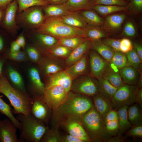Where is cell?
Segmentation results:
<instances>
[{"mask_svg": "<svg viewBox=\"0 0 142 142\" xmlns=\"http://www.w3.org/2000/svg\"><path fill=\"white\" fill-rule=\"evenodd\" d=\"M125 34L128 36L133 37L136 34V30L134 26L130 22H128L125 25L124 28Z\"/></svg>", "mask_w": 142, "mask_h": 142, "instance_id": "816d5d0a", "label": "cell"}, {"mask_svg": "<svg viewBox=\"0 0 142 142\" xmlns=\"http://www.w3.org/2000/svg\"><path fill=\"white\" fill-rule=\"evenodd\" d=\"M44 84L45 89L55 86L63 87L67 93L70 91L73 79L64 70L48 77Z\"/></svg>", "mask_w": 142, "mask_h": 142, "instance_id": "4fadbf2b", "label": "cell"}, {"mask_svg": "<svg viewBox=\"0 0 142 142\" xmlns=\"http://www.w3.org/2000/svg\"><path fill=\"white\" fill-rule=\"evenodd\" d=\"M48 2L49 4H64L67 0H44Z\"/></svg>", "mask_w": 142, "mask_h": 142, "instance_id": "94428289", "label": "cell"}, {"mask_svg": "<svg viewBox=\"0 0 142 142\" xmlns=\"http://www.w3.org/2000/svg\"><path fill=\"white\" fill-rule=\"evenodd\" d=\"M91 49L97 52L107 62H110L115 52L100 40L92 41Z\"/></svg>", "mask_w": 142, "mask_h": 142, "instance_id": "7402d4cb", "label": "cell"}, {"mask_svg": "<svg viewBox=\"0 0 142 142\" xmlns=\"http://www.w3.org/2000/svg\"><path fill=\"white\" fill-rule=\"evenodd\" d=\"M68 93L62 86H53L45 89L43 95V99L49 107L54 110L65 102Z\"/></svg>", "mask_w": 142, "mask_h": 142, "instance_id": "9c48e42d", "label": "cell"}, {"mask_svg": "<svg viewBox=\"0 0 142 142\" xmlns=\"http://www.w3.org/2000/svg\"><path fill=\"white\" fill-rule=\"evenodd\" d=\"M110 68L115 72H118L119 69L113 63H110Z\"/></svg>", "mask_w": 142, "mask_h": 142, "instance_id": "e7e4bbea", "label": "cell"}, {"mask_svg": "<svg viewBox=\"0 0 142 142\" xmlns=\"http://www.w3.org/2000/svg\"><path fill=\"white\" fill-rule=\"evenodd\" d=\"M103 77L114 87L118 88L124 84L119 72H115L107 68Z\"/></svg>", "mask_w": 142, "mask_h": 142, "instance_id": "e575fe53", "label": "cell"}, {"mask_svg": "<svg viewBox=\"0 0 142 142\" xmlns=\"http://www.w3.org/2000/svg\"><path fill=\"white\" fill-rule=\"evenodd\" d=\"M118 119L117 112L114 110H112L106 115L104 120V123L109 121Z\"/></svg>", "mask_w": 142, "mask_h": 142, "instance_id": "f5cc1de1", "label": "cell"}, {"mask_svg": "<svg viewBox=\"0 0 142 142\" xmlns=\"http://www.w3.org/2000/svg\"><path fill=\"white\" fill-rule=\"evenodd\" d=\"M9 79L15 88L26 92L24 82L20 74L13 68L9 67L8 69Z\"/></svg>", "mask_w": 142, "mask_h": 142, "instance_id": "836d02e7", "label": "cell"}, {"mask_svg": "<svg viewBox=\"0 0 142 142\" xmlns=\"http://www.w3.org/2000/svg\"><path fill=\"white\" fill-rule=\"evenodd\" d=\"M62 123L65 124L67 130L69 134L80 139L83 142L92 141L80 121L70 119Z\"/></svg>", "mask_w": 142, "mask_h": 142, "instance_id": "2e32d148", "label": "cell"}, {"mask_svg": "<svg viewBox=\"0 0 142 142\" xmlns=\"http://www.w3.org/2000/svg\"><path fill=\"white\" fill-rule=\"evenodd\" d=\"M92 100L88 97L70 91L65 102L57 108L53 110V120L62 123L69 119L80 121L82 116L94 107Z\"/></svg>", "mask_w": 142, "mask_h": 142, "instance_id": "6da1fadb", "label": "cell"}, {"mask_svg": "<svg viewBox=\"0 0 142 142\" xmlns=\"http://www.w3.org/2000/svg\"><path fill=\"white\" fill-rule=\"evenodd\" d=\"M58 40V43L70 49L73 50L82 43L88 39L80 37L64 38Z\"/></svg>", "mask_w": 142, "mask_h": 142, "instance_id": "74e56055", "label": "cell"}, {"mask_svg": "<svg viewBox=\"0 0 142 142\" xmlns=\"http://www.w3.org/2000/svg\"><path fill=\"white\" fill-rule=\"evenodd\" d=\"M141 108L137 104H133L128 107L127 114L128 119L132 125H142V112Z\"/></svg>", "mask_w": 142, "mask_h": 142, "instance_id": "4316f807", "label": "cell"}, {"mask_svg": "<svg viewBox=\"0 0 142 142\" xmlns=\"http://www.w3.org/2000/svg\"><path fill=\"white\" fill-rule=\"evenodd\" d=\"M127 7L131 10L139 12L142 10V0H130Z\"/></svg>", "mask_w": 142, "mask_h": 142, "instance_id": "c3c4849f", "label": "cell"}, {"mask_svg": "<svg viewBox=\"0 0 142 142\" xmlns=\"http://www.w3.org/2000/svg\"><path fill=\"white\" fill-rule=\"evenodd\" d=\"M128 61V65L131 66L136 69H139L141 61L134 48L126 53Z\"/></svg>", "mask_w": 142, "mask_h": 142, "instance_id": "ab89813d", "label": "cell"}, {"mask_svg": "<svg viewBox=\"0 0 142 142\" xmlns=\"http://www.w3.org/2000/svg\"><path fill=\"white\" fill-rule=\"evenodd\" d=\"M0 113L6 116L11 120L20 129L21 127L20 122L14 116L9 105L6 103L0 96Z\"/></svg>", "mask_w": 142, "mask_h": 142, "instance_id": "8d00e7d4", "label": "cell"}, {"mask_svg": "<svg viewBox=\"0 0 142 142\" xmlns=\"http://www.w3.org/2000/svg\"><path fill=\"white\" fill-rule=\"evenodd\" d=\"M13 0H0V7L5 10L8 5Z\"/></svg>", "mask_w": 142, "mask_h": 142, "instance_id": "91938a15", "label": "cell"}, {"mask_svg": "<svg viewBox=\"0 0 142 142\" xmlns=\"http://www.w3.org/2000/svg\"><path fill=\"white\" fill-rule=\"evenodd\" d=\"M71 12H79L93 9L94 0H67L64 4Z\"/></svg>", "mask_w": 142, "mask_h": 142, "instance_id": "603a6c76", "label": "cell"}, {"mask_svg": "<svg viewBox=\"0 0 142 142\" xmlns=\"http://www.w3.org/2000/svg\"><path fill=\"white\" fill-rule=\"evenodd\" d=\"M126 1H130V0H126Z\"/></svg>", "mask_w": 142, "mask_h": 142, "instance_id": "003e7915", "label": "cell"}, {"mask_svg": "<svg viewBox=\"0 0 142 142\" xmlns=\"http://www.w3.org/2000/svg\"><path fill=\"white\" fill-rule=\"evenodd\" d=\"M121 39L107 38L102 41L104 43L111 47L115 52L120 51Z\"/></svg>", "mask_w": 142, "mask_h": 142, "instance_id": "f6af8a7d", "label": "cell"}, {"mask_svg": "<svg viewBox=\"0 0 142 142\" xmlns=\"http://www.w3.org/2000/svg\"><path fill=\"white\" fill-rule=\"evenodd\" d=\"M4 61V60L3 59H0V78L3 74H2V69Z\"/></svg>", "mask_w": 142, "mask_h": 142, "instance_id": "be15d7a7", "label": "cell"}, {"mask_svg": "<svg viewBox=\"0 0 142 142\" xmlns=\"http://www.w3.org/2000/svg\"><path fill=\"white\" fill-rule=\"evenodd\" d=\"M142 108V89L138 88L135 94V102Z\"/></svg>", "mask_w": 142, "mask_h": 142, "instance_id": "11a10c76", "label": "cell"}, {"mask_svg": "<svg viewBox=\"0 0 142 142\" xmlns=\"http://www.w3.org/2000/svg\"><path fill=\"white\" fill-rule=\"evenodd\" d=\"M61 17L64 23L73 27L84 29L87 25L79 12Z\"/></svg>", "mask_w": 142, "mask_h": 142, "instance_id": "484cf974", "label": "cell"}, {"mask_svg": "<svg viewBox=\"0 0 142 142\" xmlns=\"http://www.w3.org/2000/svg\"><path fill=\"white\" fill-rule=\"evenodd\" d=\"M21 47L24 49L26 44L25 39L23 34H21L18 37L16 40Z\"/></svg>", "mask_w": 142, "mask_h": 142, "instance_id": "9f6ffc18", "label": "cell"}, {"mask_svg": "<svg viewBox=\"0 0 142 142\" xmlns=\"http://www.w3.org/2000/svg\"><path fill=\"white\" fill-rule=\"evenodd\" d=\"M61 137L56 133V131L53 129H47L41 139L43 142H58L60 141Z\"/></svg>", "mask_w": 142, "mask_h": 142, "instance_id": "b9f144b4", "label": "cell"}, {"mask_svg": "<svg viewBox=\"0 0 142 142\" xmlns=\"http://www.w3.org/2000/svg\"><path fill=\"white\" fill-rule=\"evenodd\" d=\"M92 9L84 10L79 12L87 24L98 26L103 25L104 20Z\"/></svg>", "mask_w": 142, "mask_h": 142, "instance_id": "1f68e13d", "label": "cell"}, {"mask_svg": "<svg viewBox=\"0 0 142 142\" xmlns=\"http://www.w3.org/2000/svg\"><path fill=\"white\" fill-rule=\"evenodd\" d=\"M27 54L29 58L33 61L39 62L41 58L38 50L33 47H29L27 49Z\"/></svg>", "mask_w": 142, "mask_h": 142, "instance_id": "7dc6e473", "label": "cell"}, {"mask_svg": "<svg viewBox=\"0 0 142 142\" xmlns=\"http://www.w3.org/2000/svg\"><path fill=\"white\" fill-rule=\"evenodd\" d=\"M93 9L101 15L105 16L115 13L127 11V7L117 5H94Z\"/></svg>", "mask_w": 142, "mask_h": 142, "instance_id": "4dcf8cb0", "label": "cell"}, {"mask_svg": "<svg viewBox=\"0 0 142 142\" xmlns=\"http://www.w3.org/2000/svg\"><path fill=\"white\" fill-rule=\"evenodd\" d=\"M45 18L42 6H36L18 13L16 15V20L17 24L30 29H37L43 23Z\"/></svg>", "mask_w": 142, "mask_h": 142, "instance_id": "8992f818", "label": "cell"}, {"mask_svg": "<svg viewBox=\"0 0 142 142\" xmlns=\"http://www.w3.org/2000/svg\"><path fill=\"white\" fill-rule=\"evenodd\" d=\"M5 10L0 7V23L3 21L5 15Z\"/></svg>", "mask_w": 142, "mask_h": 142, "instance_id": "6125c7cd", "label": "cell"}, {"mask_svg": "<svg viewBox=\"0 0 142 142\" xmlns=\"http://www.w3.org/2000/svg\"><path fill=\"white\" fill-rule=\"evenodd\" d=\"M36 31L38 33L49 34L58 39L74 37L86 38L84 29L73 27L67 24L61 17L46 18Z\"/></svg>", "mask_w": 142, "mask_h": 142, "instance_id": "3957f363", "label": "cell"}, {"mask_svg": "<svg viewBox=\"0 0 142 142\" xmlns=\"http://www.w3.org/2000/svg\"><path fill=\"white\" fill-rule=\"evenodd\" d=\"M92 41L87 40L82 43L72 50L69 55L65 59L66 67L79 60L91 49Z\"/></svg>", "mask_w": 142, "mask_h": 142, "instance_id": "ac0fdd59", "label": "cell"}, {"mask_svg": "<svg viewBox=\"0 0 142 142\" xmlns=\"http://www.w3.org/2000/svg\"><path fill=\"white\" fill-rule=\"evenodd\" d=\"M94 5H117L127 7L128 3L124 0H94Z\"/></svg>", "mask_w": 142, "mask_h": 142, "instance_id": "7bdbcfd3", "label": "cell"}, {"mask_svg": "<svg viewBox=\"0 0 142 142\" xmlns=\"http://www.w3.org/2000/svg\"><path fill=\"white\" fill-rule=\"evenodd\" d=\"M93 97L94 107L104 120L107 114L113 109L111 101L99 92Z\"/></svg>", "mask_w": 142, "mask_h": 142, "instance_id": "d6986e66", "label": "cell"}, {"mask_svg": "<svg viewBox=\"0 0 142 142\" xmlns=\"http://www.w3.org/2000/svg\"><path fill=\"white\" fill-rule=\"evenodd\" d=\"M29 75L33 95H43L45 90V86L41 80L38 69L34 67L31 68L29 70Z\"/></svg>", "mask_w": 142, "mask_h": 142, "instance_id": "ffe728a7", "label": "cell"}, {"mask_svg": "<svg viewBox=\"0 0 142 142\" xmlns=\"http://www.w3.org/2000/svg\"><path fill=\"white\" fill-rule=\"evenodd\" d=\"M45 18L53 17H62L72 13L64 4H49L42 7Z\"/></svg>", "mask_w": 142, "mask_h": 142, "instance_id": "44dd1931", "label": "cell"}, {"mask_svg": "<svg viewBox=\"0 0 142 142\" xmlns=\"http://www.w3.org/2000/svg\"><path fill=\"white\" fill-rule=\"evenodd\" d=\"M18 5L16 0L9 4L5 9V15L2 21L4 28L9 32L14 33L18 28L16 20Z\"/></svg>", "mask_w": 142, "mask_h": 142, "instance_id": "9a60e30c", "label": "cell"}, {"mask_svg": "<svg viewBox=\"0 0 142 142\" xmlns=\"http://www.w3.org/2000/svg\"><path fill=\"white\" fill-rule=\"evenodd\" d=\"M17 127L9 118L0 120V142H19Z\"/></svg>", "mask_w": 142, "mask_h": 142, "instance_id": "5bb4252c", "label": "cell"}, {"mask_svg": "<svg viewBox=\"0 0 142 142\" xmlns=\"http://www.w3.org/2000/svg\"><path fill=\"white\" fill-rule=\"evenodd\" d=\"M89 52L90 75L98 79L103 76L108 67L107 62L95 50Z\"/></svg>", "mask_w": 142, "mask_h": 142, "instance_id": "7c38bea8", "label": "cell"}, {"mask_svg": "<svg viewBox=\"0 0 142 142\" xmlns=\"http://www.w3.org/2000/svg\"><path fill=\"white\" fill-rule=\"evenodd\" d=\"M46 55L47 57L41 58L39 63L43 72L47 77L65 70L66 67L64 59Z\"/></svg>", "mask_w": 142, "mask_h": 142, "instance_id": "8fae6325", "label": "cell"}, {"mask_svg": "<svg viewBox=\"0 0 142 142\" xmlns=\"http://www.w3.org/2000/svg\"><path fill=\"white\" fill-rule=\"evenodd\" d=\"M98 79L99 92L110 100L118 88L113 85L103 76Z\"/></svg>", "mask_w": 142, "mask_h": 142, "instance_id": "f1b7e54d", "label": "cell"}, {"mask_svg": "<svg viewBox=\"0 0 142 142\" xmlns=\"http://www.w3.org/2000/svg\"><path fill=\"white\" fill-rule=\"evenodd\" d=\"M134 46L137 54L141 61L142 60V47L141 45L134 43Z\"/></svg>", "mask_w": 142, "mask_h": 142, "instance_id": "680465c9", "label": "cell"}, {"mask_svg": "<svg viewBox=\"0 0 142 142\" xmlns=\"http://www.w3.org/2000/svg\"><path fill=\"white\" fill-rule=\"evenodd\" d=\"M21 47L16 41H14L11 43L10 49V52L12 53L20 50Z\"/></svg>", "mask_w": 142, "mask_h": 142, "instance_id": "6f0895ef", "label": "cell"}, {"mask_svg": "<svg viewBox=\"0 0 142 142\" xmlns=\"http://www.w3.org/2000/svg\"><path fill=\"white\" fill-rule=\"evenodd\" d=\"M84 29L86 38L91 41L100 40L108 36L107 33L98 26L87 24Z\"/></svg>", "mask_w": 142, "mask_h": 142, "instance_id": "d6a6232c", "label": "cell"}, {"mask_svg": "<svg viewBox=\"0 0 142 142\" xmlns=\"http://www.w3.org/2000/svg\"><path fill=\"white\" fill-rule=\"evenodd\" d=\"M120 74L124 83L131 85L138 83L139 79L138 72L132 67L127 65L120 69Z\"/></svg>", "mask_w": 142, "mask_h": 142, "instance_id": "cb8c5ba5", "label": "cell"}, {"mask_svg": "<svg viewBox=\"0 0 142 142\" xmlns=\"http://www.w3.org/2000/svg\"><path fill=\"white\" fill-rule=\"evenodd\" d=\"M9 57L12 59L18 61H23L26 59L25 53L20 50L14 52H10Z\"/></svg>", "mask_w": 142, "mask_h": 142, "instance_id": "681fc988", "label": "cell"}, {"mask_svg": "<svg viewBox=\"0 0 142 142\" xmlns=\"http://www.w3.org/2000/svg\"><path fill=\"white\" fill-rule=\"evenodd\" d=\"M90 75L80 76L73 79L70 91L88 97L99 93L98 81Z\"/></svg>", "mask_w": 142, "mask_h": 142, "instance_id": "52a82bcc", "label": "cell"}, {"mask_svg": "<svg viewBox=\"0 0 142 142\" xmlns=\"http://www.w3.org/2000/svg\"><path fill=\"white\" fill-rule=\"evenodd\" d=\"M106 130L110 136L118 134L119 130L118 119L111 120L104 123Z\"/></svg>", "mask_w": 142, "mask_h": 142, "instance_id": "ee69618b", "label": "cell"}, {"mask_svg": "<svg viewBox=\"0 0 142 142\" xmlns=\"http://www.w3.org/2000/svg\"><path fill=\"white\" fill-rule=\"evenodd\" d=\"M138 87L134 85L123 84L118 88L110 99L113 108L118 110L125 106L131 105L135 102V94Z\"/></svg>", "mask_w": 142, "mask_h": 142, "instance_id": "ba28073f", "label": "cell"}, {"mask_svg": "<svg viewBox=\"0 0 142 142\" xmlns=\"http://www.w3.org/2000/svg\"><path fill=\"white\" fill-rule=\"evenodd\" d=\"M0 93L6 96L13 108V114H22L26 116L31 114L33 99L26 92L14 87L6 77L0 78Z\"/></svg>", "mask_w": 142, "mask_h": 142, "instance_id": "7a4b0ae2", "label": "cell"}, {"mask_svg": "<svg viewBox=\"0 0 142 142\" xmlns=\"http://www.w3.org/2000/svg\"><path fill=\"white\" fill-rule=\"evenodd\" d=\"M128 106H122L119 108L117 111L118 118L119 123L118 137L119 138H120L123 134L131 126L128 116Z\"/></svg>", "mask_w": 142, "mask_h": 142, "instance_id": "d4e9b609", "label": "cell"}, {"mask_svg": "<svg viewBox=\"0 0 142 142\" xmlns=\"http://www.w3.org/2000/svg\"><path fill=\"white\" fill-rule=\"evenodd\" d=\"M4 47V41L2 37L0 36V52L3 49Z\"/></svg>", "mask_w": 142, "mask_h": 142, "instance_id": "03108f58", "label": "cell"}, {"mask_svg": "<svg viewBox=\"0 0 142 142\" xmlns=\"http://www.w3.org/2000/svg\"><path fill=\"white\" fill-rule=\"evenodd\" d=\"M89 61L87 53L78 60L69 66L65 70L73 79L80 76L88 74Z\"/></svg>", "mask_w": 142, "mask_h": 142, "instance_id": "e0dca14e", "label": "cell"}, {"mask_svg": "<svg viewBox=\"0 0 142 142\" xmlns=\"http://www.w3.org/2000/svg\"><path fill=\"white\" fill-rule=\"evenodd\" d=\"M61 142H83L80 139L70 134L61 137Z\"/></svg>", "mask_w": 142, "mask_h": 142, "instance_id": "db71d44e", "label": "cell"}, {"mask_svg": "<svg viewBox=\"0 0 142 142\" xmlns=\"http://www.w3.org/2000/svg\"><path fill=\"white\" fill-rule=\"evenodd\" d=\"M17 119L20 122L19 142H39L41 141L47 128L44 123L31 114L26 116L18 114Z\"/></svg>", "mask_w": 142, "mask_h": 142, "instance_id": "5b68a950", "label": "cell"}, {"mask_svg": "<svg viewBox=\"0 0 142 142\" xmlns=\"http://www.w3.org/2000/svg\"><path fill=\"white\" fill-rule=\"evenodd\" d=\"M43 95H35L32 97L33 101L31 108V114L37 119L44 123H47L49 120L51 109L44 101Z\"/></svg>", "mask_w": 142, "mask_h": 142, "instance_id": "30bf717a", "label": "cell"}, {"mask_svg": "<svg viewBox=\"0 0 142 142\" xmlns=\"http://www.w3.org/2000/svg\"><path fill=\"white\" fill-rule=\"evenodd\" d=\"M125 17L123 14L110 15L106 18L103 25L109 30L117 29L121 27Z\"/></svg>", "mask_w": 142, "mask_h": 142, "instance_id": "f546056e", "label": "cell"}, {"mask_svg": "<svg viewBox=\"0 0 142 142\" xmlns=\"http://www.w3.org/2000/svg\"><path fill=\"white\" fill-rule=\"evenodd\" d=\"M128 134L130 136L141 138L142 136V125L135 126L128 131Z\"/></svg>", "mask_w": 142, "mask_h": 142, "instance_id": "f907efd6", "label": "cell"}, {"mask_svg": "<svg viewBox=\"0 0 142 142\" xmlns=\"http://www.w3.org/2000/svg\"><path fill=\"white\" fill-rule=\"evenodd\" d=\"M110 63L114 64L119 69H121L128 65L126 55L120 51L115 52Z\"/></svg>", "mask_w": 142, "mask_h": 142, "instance_id": "f35d334b", "label": "cell"}, {"mask_svg": "<svg viewBox=\"0 0 142 142\" xmlns=\"http://www.w3.org/2000/svg\"><path fill=\"white\" fill-rule=\"evenodd\" d=\"M72 50L58 43L44 50L46 55L64 59L68 57Z\"/></svg>", "mask_w": 142, "mask_h": 142, "instance_id": "83f0119b", "label": "cell"}, {"mask_svg": "<svg viewBox=\"0 0 142 142\" xmlns=\"http://www.w3.org/2000/svg\"><path fill=\"white\" fill-rule=\"evenodd\" d=\"M133 46L131 40L128 39L123 38L121 39L120 51L126 54L131 50Z\"/></svg>", "mask_w": 142, "mask_h": 142, "instance_id": "bcb514c9", "label": "cell"}, {"mask_svg": "<svg viewBox=\"0 0 142 142\" xmlns=\"http://www.w3.org/2000/svg\"><path fill=\"white\" fill-rule=\"evenodd\" d=\"M37 37L40 43L45 47V49L50 48L58 43V40L51 35L38 33Z\"/></svg>", "mask_w": 142, "mask_h": 142, "instance_id": "60d3db41", "label": "cell"}, {"mask_svg": "<svg viewBox=\"0 0 142 142\" xmlns=\"http://www.w3.org/2000/svg\"><path fill=\"white\" fill-rule=\"evenodd\" d=\"M18 5V13L32 7L44 6L49 4L44 0H16Z\"/></svg>", "mask_w": 142, "mask_h": 142, "instance_id": "d590c367", "label": "cell"}, {"mask_svg": "<svg viewBox=\"0 0 142 142\" xmlns=\"http://www.w3.org/2000/svg\"><path fill=\"white\" fill-rule=\"evenodd\" d=\"M80 121L92 140L109 142L111 138L102 116L94 106L82 116Z\"/></svg>", "mask_w": 142, "mask_h": 142, "instance_id": "277c9868", "label": "cell"}]
</instances>
